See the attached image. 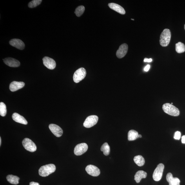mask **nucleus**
I'll return each mask as SVG.
<instances>
[{
    "label": "nucleus",
    "instance_id": "f257e3e1",
    "mask_svg": "<svg viewBox=\"0 0 185 185\" xmlns=\"http://www.w3.org/2000/svg\"><path fill=\"white\" fill-rule=\"evenodd\" d=\"M56 167L54 164H50L42 166L39 170V174L43 177H46L54 173Z\"/></svg>",
    "mask_w": 185,
    "mask_h": 185
},
{
    "label": "nucleus",
    "instance_id": "f03ea898",
    "mask_svg": "<svg viewBox=\"0 0 185 185\" xmlns=\"http://www.w3.org/2000/svg\"><path fill=\"white\" fill-rule=\"evenodd\" d=\"M171 33L170 30L165 29L160 36L159 42L160 45L163 47L167 46L170 43Z\"/></svg>",
    "mask_w": 185,
    "mask_h": 185
},
{
    "label": "nucleus",
    "instance_id": "7ed1b4c3",
    "mask_svg": "<svg viewBox=\"0 0 185 185\" xmlns=\"http://www.w3.org/2000/svg\"><path fill=\"white\" fill-rule=\"evenodd\" d=\"M162 109L164 112L173 116H178L180 114V111L178 109L170 103L164 104L162 106Z\"/></svg>",
    "mask_w": 185,
    "mask_h": 185
},
{
    "label": "nucleus",
    "instance_id": "20e7f679",
    "mask_svg": "<svg viewBox=\"0 0 185 185\" xmlns=\"http://www.w3.org/2000/svg\"><path fill=\"white\" fill-rule=\"evenodd\" d=\"M86 71L83 68H81L75 71L73 76V81L76 83H79L85 78Z\"/></svg>",
    "mask_w": 185,
    "mask_h": 185
},
{
    "label": "nucleus",
    "instance_id": "39448f33",
    "mask_svg": "<svg viewBox=\"0 0 185 185\" xmlns=\"http://www.w3.org/2000/svg\"><path fill=\"white\" fill-rule=\"evenodd\" d=\"M22 143L24 148L27 151L33 152L37 150V147L35 144L32 140L28 138L24 139L22 141Z\"/></svg>",
    "mask_w": 185,
    "mask_h": 185
},
{
    "label": "nucleus",
    "instance_id": "423d86ee",
    "mask_svg": "<svg viewBox=\"0 0 185 185\" xmlns=\"http://www.w3.org/2000/svg\"><path fill=\"white\" fill-rule=\"evenodd\" d=\"M164 169V165L162 164L158 165L154 172L153 178L155 181H159L161 179Z\"/></svg>",
    "mask_w": 185,
    "mask_h": 185
},
{
    "label": "nucleus",
    "instance_id": "0eeeda50",
    "mask_svg": "<svg viewBox=\"0 0 185 185\" xmlns=\"http://www.w3.org/2000/svg\"><path fill=\"white\" fill-rule=\"evenodd\" d=\"M99 117L96 115L89 116L86 118L83 123V126L86 128L92 127L97 123Z\"/></svg>",
    "mask_w": 185,
    "mask_h": 185
},
{
    "label": "nucleus",
    "instance_id": "6e6552de",
    "mask_svg": "<svg viewBox=\"0 0 185 185\" xmlns=\"http://www.w3.org/2000/svg\"><path fill=\"white\" fill-rule=\"evenodd\" d=\"M88 145L86 143H82L78 144L74 149V153L75 155L80 156L83 154L88 150Z\"/></svg>",
    "mask_w": 185,
    "mask_h": 185
},
{
    "label": "nucleus",
    "instance_id": "1a4fd4ad",
    "mask_svg": "<svg viewBox=\"0 0 185 185\" xmlns=\"http://www.w3.org/2000/svg\"><path fill=\"white\" fill-rule=\"evenodd\" d=\"M86 170L89 175L93 177H97L100 174L99 169L93 165H88L86 167Z\"/></svg>",
    "mask_w": 185,
    "mask_h": 185
},
{
    "label": "nucleus",
    "instance_id": "9d476101",
    "mask_svg": "<svg viewBox=\"0 0 185 185\" xmlns=\"http://www.w3.org/2000/svg\"><path fill=\"white\" fill-rule=\"evenodd\" d=\"M49 128L53 134L57 137H61L63 134L62 129L57 125L51 124L49 126Z\"/></svg>",
    "mask_w": 185,
    "mask_h": 185
},
{
    "label": "nucleus",
    "instance_id": "9b49d317",
    "mask_svg": "<svg viewBox=\"0 0 185 185\" xmlns=\"http://www.w3.org/2000/svg\"><path fill=\"white\" fill-rule=\"evenodd\" d=\"M44 65L50 70L54 69L56 66V63L54 60L48 57H44L43 59Z\"/></svg>",
    "mask_w": 185,
    "mask_h": 185
},
{
    "label": "nucleus",
    "instance_id": "f8f14e48",
    "mask_svg": "<svg viewBox=\"0 0 185 185\" xmlns=\"http://www.w3.org/2000/svg\"><path fill=\"white\" fill-rule=\"evenodd\" d=\"M128 45L126 44L121 45L117 51L116 56L119 58H121L125 56L128 50Z\"/></svg>",
    "mask_w": 185,
    "mask_h": 185
},
{
    "label": "nucleus",
    "instance_id": "ddd939ff",
    "mask_svg": "<svg viewBox=\"0 0 185 185\" xmlns=\"http://www.w3.org/2000/svg\"><path fill=\"white\" fill-rule=\"evenodd\" d=\"M3 61L6 65L12 67H18L20 64L18 61L12 58H7L4 59Z\"/></svg>",
    "mask_w": 185,
    "mask_h": 185
},
{
    "label": "nucleus",
    "instance_id": "4468645a",
    "mask_svg": "<svg viewBox=\"0 0 185 185\" xmlns=\"http://www.w3.org/2000/svg\"><path fill=\"white\" fill-rule=\"evenodd\" d=\"M10 44L15 48L20 50H23L25 48V44L21 40L19 39H13L10 41Z\"/></svg>",
    "mask_w": 185,
    "mask_h": 185
},
{
    "label": "nucleus",
    "instance_id": "2eb2a0df",
    "mask_svg": "<svg viewBox=\"0 0 185 185\" xmlns=\"http://www.w3.org/2000/svg\"><path fill=\"white\" fill-rule=\"evenodd\" d=\"M25 83L23 82L13 81L10 86V90L12 92H15L24 87Z\"/></svg>",
    "mask_w": 185,
    "mask_h": 185
},
{
    "label": "nucleus",
    "instance_id": "dca6fc26",
    "mask_svg": "<svg viewBox=\"0 0 185 185\" xmlns=\"http://www.w3.org/2000/svg\"><path fill=\"white\" fill-rule=\"evenodd\" d=\"M167 181L169 185H180V180L177 178H173L172 173H169L166 176Z\"/></svg>",
    "mask_w": 185,
    "mask_h": 185
},
{
    "label": "nucleus",
    "instance_id": "f3484780",
    "mask_svg": "<svg viewBox=\"0 0 185 185\" xmlns=\"http://www.w3.org/2000/svg\"><path fill=\"white\" fill-rule=\"evenodd\" d=\"M12 118L15 122L23 124L26 125L28 122L23 117L19 115L18 113H15L12 115Z\"/></svg>",
    "mask_w": 185,
    "mask_h": 185
},
{
    "label": "nucleus",
    "instance_id": "a211bd4d",
    "mask_svg": "<svg viewBox=\"0 0 185 185\" xmlns=\"http://www.w3.org/2000/svg\"><path fill=\"white\" fill-rule=\"evenodd\" d=\"M108 6L112 10L122 15H124L126 13L125 10L121 6L116 4L111 3L109 4Z\"/></svg>",
    "mask_w": 185,
    "mask_h": 185
},
{
    "label": "nucleus",
    "instance_id": "6ab92c4d",
    "mask_svg": "<svg viewBox=\"0 0 185 185\" xmlns=\"http://www.w3.org/2000/svg\"><path fill=\"white\" fill-rule=\"evenodd\" d=\"M147 176V173L146 172L143 170H140L136 173L135 176V180L137 183H139L142 179L146 178Z\"/></svg>",
    "mask_w": 185,
    "mask_h": 185
},
{
    "label": "nucleus",
    "instance_id": "aec40b11",
    "mask_svg": "<svg viewBox=\"0 0 185 185\" xmlns=\"http://www.w3.org/2000/svg\"><path fill=\"white\" fill-rule=\"evenodd\" d=\"M7 180L10 184L17 185L19 183L20 178L17 176L12 175H9L7 177Z\"/></svg>",
    "mask_w": 185,
    "mask_h": 185
},
{
    "label": "nucleus",
    "instance_id": "412c9836",
    "mask_svg": "<svg viewBox=\"0 0 185 185\" xmlns=\"http://www.w3.org/2000/svg\"><path fill=\"white\" fill-rule=\"evenodd\" d=\"M134 160L135 163L140 167L143 166L145 163V160L144 158L141 155L135 156L134 158Z\"/></svg>",
    "mask_w": 185,
    "mask_h": 185
},
{
    "label": "nucleus",
    "instance_id": "4be33fe9",
    "mask_svg": "<svg viewBox=\"0 0 185 185\" xmlns=\"http://www.w3.org/2000/svg\"><path fill=\"white\" fill-rule=\"evenodd\" d=\"M138 133L137 131L132 130L129 131L128 133V140L129 141H134L137 139Z\"/></svg>",
    "mask_w": 185,
    "mask_h": 185
},
{
    "label": "nucleus",
    "instance_id": "5701e85b",
    "mask_svg": "<svg viewBox=\"0 0 185 185\" xmlns=\"http://www.w3.org/2000/svg\"><path fill=\"white\" fill-rule=\"evenodd\" d=\"M175 50L178 53H184L185 51V46L181 42H178L175 44Z\"/></svg>",
    "mask_w": 185,
    "mask_h": 185
},
{
    "label": "nucleus",
    "instance_id": "b1692460",
    "mask_svg": "<svg viewBox=\"0 0 185 185\" xmlns=\"http://www.w3.org/2000/svg\"><path fill=\"white\" fill-rule=\"evenodd\" d=\"M101 150L103 151L104 154L105 156H108L110 154V146L107 143H105L101 147Z\"/></svg>",
    "mask_w": 185,
    "mask_h": 185
},
{
    "label": "nucleus",
    "instance_id": "393cba45",
    "mask_svg": "<svg viewBox=\"0 0 185 185\" xmlns=\"http://www.w3.org/2000/svg\"><path fill=\"white\" fill-rule=\"evenodd\" d=\"M7 113V108L6 105L3 102L0 103V115L2 117H4Z\"/></svg>",
    "mask_w": 185,
    "mask_h": 185
},
{
    "label": "nucleus",
    "instance_id": "a878e982",
    "mask_svg": "<svg viewBox=\"0 0 185 185\" xmlns=\"http://www.w3.org/2000/svg\"><path fill=\"white\" fill-rule=\"evenodd\" d=\"M84 11L85 7L84 6H79L76 9L75 13L77 17H79L83 14Z\"/></svg>",
    "mask_w": 185,
    "mask_h": 185
},
{
    "label": "nucleus",
    "instance_id": "bb28decb",
    "mask_svg": "<svg viewBox=\"0 0 185 185\" xmlns=\"http://www.w3.org/2000/svg\"><path fill=\"white\" fill-rule=\"evenodd\" d=\"M42 1V0H33L29 3L28 7L30 8H35L39 5Z\"/></svg>",
    "mask_w": 185,
    "mask_h": 185
},
{
    "label": "nucleus",
    "instance_id": "cd10ccee",
    "mask_svg": "<svg viewBox=\"0 0 185 185\" xmlns=\"http://www.w3.org/2000/svg\"><path fill=\"white\" fill-rule=\"evenodd\" d=\"M181 133L179 131H177L175 134L174 138L175 140H179L181 138Z\"/></svg>",
    "mask_w": 185,
    "mask_h": 185
},
{
    "label": "nucleus",
    "instance_id": "c85d7f7f",
    "mask_svg": "<svg viewBox=\"0 0 185 185\" xmlns=\"http://www.w3.org/2000/svg\"><path fill=\"white\" fill-rule=\"evenodd\" d=\"M150 66L149 65V64H148V65H147L145 67L144 70L147 72V71H148L149 69H150Z\"/></svg>",
    "mask_w": 185,
    "mask_h": 185
},
{
    "label": "nucleus",
    "instance_id": "c756f323",
    "mask_svg": "<svg viewBox=\"0 0 185 185\" xmlns=\"http://www.w3.org/2000/svg\"><path fill=\"white\" fill-rule=\"evenodd\" d=\"M144 61L145 62H150L152 61V59L151 58L148 59L147 58H145L144 59Z\"/></svg>",
    "mask_w": 185,
    "mask_h": 185
},
{
    "label": "nucleus",
    "instance_id": "7c9ffc66",
    "mask_svg": "<svg viewBox=\"0 0 185 185\" xmlns=\"http://www.w3.org/2000/svg\"><path fill=\"white\" fill-rule=\"evenodd\" d=\"M30 185H40L38 183L35 182H31L30 183Z\"/></svg>",
    "mask_w": 185,
    "mask_h": 185
},
{
    "label": "nucleus",
    "instance_id": "2f4dec72",
    "mask_svg": "<svg viewBox=\"0 0 185 185\" xmlns=\"http://www.w3.org/2000/svg\"><path fill=\"white\" fill-rule=\"evenodd\" d=\"M181 141L182 143L185 144V135L183 136L182 137Z\"/></svg>",
    "mask_w": 185,
    "mask_h": 185
},
{
    "label": "nucleus",
    "instance_id": "473e14b6",
    "mask_svg": "<svg viewBox=\"0 0 185 185\" xmlns=\"http://www.w3.org/2000/svg\"><path fill=\"white\" fill-rule=\"evenodd\" d=\"M142 137V135H138L137 138H139V137L140 138H141V137Z\"/></svg>",
    "mask_w": 185,
    "mask_h": 185
},
{
    "label": "nucleus",
    "instance_id": "72a5a7b5",
    "mask_svg": "<svg viewBox=\"0 0 185 185\" xmlns=\"http://www.w3.org/2000/svg\"><path fill=\"white\" fill-rule=\"evenodd\" d=\"M1 137H0V146H1Z\"/></svg>",
    "mask_w": 185,
    "mask_h": 185
},
{
    "label": "nucleus",
    "instance_id": "f704fd0d",
    "mask_svg": "<svg viewBox=\"0 0 185 185\" xmlns=\"http://www.w3.org/2000/svg\"><path fill=\"white\" fill-rule=\"evenodd\" d=\"M131 20H134V19H131Z\"/></svg>",
    "mask_w": 185,
    "mask_h": 185
},
{
    "label": "nucleus",
    "instance_id": "c9c22d12",
    "mask_svg": "<svg viewBox=\"0 0 185 185\" xmlns=\"http://www.w3.org/2000/svg\"><path fill=\"white\" fill-rule=\"evenodd\" d=\"M184 29H185V25H184Z\"/></svg>",
    "mask_w": 185,
    "mask_h": 185
}]
</instances>
